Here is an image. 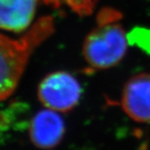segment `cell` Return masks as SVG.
Returning <instances> with one entry per match:
<instances>
[{"instance_id": "3957f363", "label": "cell", "mask_w": 150, "mask_h": 150, "mask_svg": "<svg viewBox=\"0 0 150 150\" xmlns=\"http://www.w3.org/2000/svg\"><path fill=\"white\" fill-rule=\"evenodd\" d=\"M38 98L47 109L67 112L78 104L82 88L78 80L70 73L57 71L47 75L38 86Z\"/></svg>"}, {"instance_id": "8992f818", "label": "cell", "mask_w": 150, "mask_h": 150, "mask_svg": "<svg viewBox=\"0 0 150 150\" xmlns=\"http://www.w3.org/2000/svg\"><path fill=\"white\" fill-rule=\"evenodd\" d=\"M39 0H0V29L13 33L32 26Z\"/></svg>"}, {"instance_id": "277c9868", "label": "cell", "mask_w": 150, "mask_h": 150, "mask_svg": "<svg viewBox=\"0 0 150 150\" xmlns=\"http://www.w3.org/2000/svg\"><path fill=\"white\" fill-rule=\"evenodd\" d=\"M120 104L134 121L150 123V73L137 74L126 82Z\"/></svg>"}, {"instance_id": "5b68a950", "label": "cell", "mask_w": 150, "mask_h": 150, "mask_svg": "<svg viewBox=\"0 0 150 150\" xmlns=\"http://www.w3.org/2000/svg\"><path fill=\"white\" fill-rule=\"evenodd\" d=\"M65 134V123L58 112L50 109L40 111L32 119L29 136L34 146L42 149L57 146Z\"/></svg>"}, {"instance_id": "52a82bcc", "label": "cell", "mask_w": 150, "mask_h": 150, "mask_svg": "<svg viewBox=\"0 0 150 150\" xmlns=\"http://www.w3.org/2000/svg\"><path fill=\"white\" fill-rule=\"evenodd\" d=\"M53 8L67 7L79 16H88L93 12L99 0H42Z\"/></svg>"}, {"instance_id": "7a4b0ae2", "label": "cell", "mask_w": 150, "mask_h": 150, "mask_svg": "<svg viewBox=\"0 0 150 150\" xmlns=\"http://www.w3.org/2000/svg\"><path fill=\"white\" fill-rule=\"evenodd\" d=\"M121 17V13L113 8H103L99 12L96 25L86 35L83 44L84 58L93 69H111L125 57L129 40Z\"/></svg>"}, {"instance_id": "6da1fadb", "label": "cell", "mask_w": 150, "mask_h": 150, "mask_svg": "<svg viewBox=\"0 0 150 150\" xmlns=\"http://www.w3.org/2000/svg\"><path fill=\"white\" fill-rule=\"evenodd\" d=\"M54 30L53 18L43 16L19 39L0 33V102L15 92L32 54Z\"/></svg>"}]
</instances>
